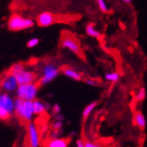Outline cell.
Segmentation results:
<instances>
[{
    "instance_id": "cell-1",
    "label": "cell",
    "mask_w": 147,
    "mask_h": 147,
    "mask_svg": "<svg viewBox=\"0 0 147 147\" xmlns=\"http://www.w3.org/2000/svg\"><path fill=\"white\" fill-rule=\"evenodd\" d=\"M14 115L20 121L29 123L33 122L35 116L34 111V105L31 100H25L20 98L15 99Z\"/></svg>"
},
{
    "instance_id": "cell-2",
    "label": "cell",
    "mask_w": 147,
    "mask_h": 147,
    "mask_svg": "<svg viewBox=\"0 0 147 147\" xmlns=\"http://www.w3.org/2000/svg\"><path fill=\"white\" fill-rule=\"evenodd\" d=\"M38 91H39V85L34 82L30 84L19 85L15 91V93L17 98L25 100L34 101L35 99H37Z\"/></svg>"
},
{
    "instance_id": "cell-3",
    "label": "cell",
    "mask_w": 147,
    "mask_h": 147,
    "mask_svg": "<svg viewBox=\"0 0 147 147\" xmlns=\"http://www.w3.org/2000/svg\"><path fill=\"white\" fill-rule=\"evenodd\" d=\"M34 22L31 19L23 18L19 14H12L7 22V26L11 31H20L33 28Z\"/></svg>"
},
{
    "instance_id": "cell-4",
    "label": "cell",
    "mask_w": 147,
    "mask_h": 147,
    "mask_svg": "<svg viewBox=\"0 0 147 147\" xmlns=\"http://www.w3.org/2000/svg\"><path fill=\"white\" fill-rule=\"evenodd\" d=\"M59 69L53 63H47L42 68V77L39 81L40 86H45L51 81H53L58 75H59Z\"/></svg>"
},
{
    "instance_id": "cell-5",
    "label": "cell",
    "mask_w": 147,
    "mask_h": 147,
    "mask_svg": "<svg viewBox=\"0 0 147 147\" xmlns=\"http://www.w3.org/2000/svg\"><path fill=\"white\" fill-rule=\"evenodd\" d=\"M26 141L28 147H40L41 137L37 126L33 122L28 123L26 126Z\"/></svg>"
},
{
    "instance_id": "cell-6",
    "label": "cell",
    "mask_w": 147,
    "mask_h": 147,
    "mask_svg": "<svg viewBox=\"0 0 147 147\" xmlns=\"http://www.w3.org/2000/svg\"><path fill=\"white\" fill-rule=\"evenodd\" d=\"M0 107L5 109L11 115H14L15 100L13 99L9 92H0Z\"/></svg>"
},
{
    "instance_id": "cell-7",
    "label": "cell",
    "mask_w": 147,
    "mask_h": 147,
    "mask_svg": "<svg viewBox=\"0 0 147 147\" xmlns=\"http://www.w3.org/2000/svg\"><path fill=\"white\" fill-rule=\"evenodd\" d=\"M19 84L17 82V79L14 75H12L11 73H8L1 81L0 86L4 90V92L11 93V92H15Z\"/></svg>"
},
{
    "instance_id": "cell-8",
    "label": "cell",
    "mask_w": 147,
    "mask_h": 147,
    "mask_svg": "<svg viewBox=\"0 0 147 147\" xmlns=\"http://www.w3.org/2000/svg\"><path fill=\"white\" fill-rule=\"evenodd\" d=\"M17 82L19 85H24V84H30L34 83L35 81V74L28 70H22L21 71L18 72L16 75H14Z\"/></svg>"
},
{
    "instance_id": "cell-9",
    "label": "cell",
    "mask_w": 147,
    "mask_h": 147,
    "mask_svg": "<svg viewBox=\"0 0 147 147\" xmlns=\"http://www.w3.org/2000/svg\"><path fill=\"white\" fill-rule=\"evenodd\" d=\"M61 45L63 48L67 49L70 51L75 53L77 55L80 54V47L78 42L71 36H64L61 42Z\"/></svg>"
},
{
    "instance_id": "cell-10",
    "label": "cell",
    "mask_w": 147,
    "mask_h": 147,
    "mask_svg": "<svg viewBox=\"0 0 147 147\" xmlns=\"http://www.w3.org/2000/svg\"><path fill=\"white\" fill-rule=\"evenodd\" d=\"M37 24L40 26H42V28H47V26H49L50 25H52L53 23H55L56 21V18L55 16L50 12H42L41 13L38 17H37Z\"/></svg>"
},
{
    "instance_id": "cell-11",
    "label": "cell",
    "mask_w": 147,
    "mask_h": 147,
    "mask_svg": "<svg viewBox=\"0 0 147 147\" xmlns=\"http://www.w3.org/2000/svg\"><path fill=\"white\" fill-rule=\"evenodd\" d=\"M33 105L35 115H42L44 113H46L49 109H50V105L38 99H35L33 101Z\"/></svg>"
},
{
    "instance_id": "cell-12",
    "label": "cell",
    "mask_w": 147,
    "mask_h": 147,
    "mask_svg": "<svg viewBox=\"0 0 147 147\" xmlns=\"http://www.w3.org/2000/svg\"><path fill=\"white\" fill-rule=\"evenodd\" d=\"M133 123L138 126L140 129H144L146 126V120L142 112L137 111L133 115Z\"/></svg>"
},
{
    "instance_id": "cell-13",
    "label": "cell",
    "mask_w": 147,
    "mask_h": 147,
    "mask_svg": "<svg viewBox=\"0 0 147 147\" xmlns=\"http://www.w3.org/2000/svg\"><path fill=\"white\" fill-rule=\"evenodd\" d=\"M69 142L65 138H56V139H49L46 144V147H68Z\"/></svg>"
},
{
    "instance_id": "cell-14",
    "label": "cell",
    "mask_w": 147,
    "mask_h": 147,
    "mask_svg": "<svg viewBox=\"0 0 147 147\" xmlns=\"http://www.w3.org/2000/svg\"><path fill=\"white\" fill-rule=\"evenodd\" d=\"M63 73L67 78L76 80V81H79V80L82 79V75L71 68H64L63 70Z\"/></svg>"
},
{
    "instance_id": "cell-15",
    "label": "cell",
    "mask_w": 147,
    "mask_h": 147,
    "mask_svg": "<svg viewBox=\"0 0 147 147\" xmlns=\"http://www.w3.org/2000/svg\"><path fill=\"white\" fill-rule=\"evenodd\" d=\"M86 32L87 34V35H89L90 37H92V38H100L101 36V34L100 32H99L95 28H94V25L93 24H88L86 28Z\"/></svg>"
},
{
    "instance_id": "cell-16",
    "label": "cell",
    "mask_w": 147,
    "mask_h": 147,
    "mask_svg": "<svg viewBox=\"0 0 147 147\" xmlns=\"http://www.w3.org/2000/svg\"><path fill=\"white\" fill-rule=\"evenodd\" d=\"M97 107V102L96 101H93V102H91L89 103L86 108L84 109L83 110V113H82V119L83 120H86L91 114L92 112L94 110V109Z\"/></svg>"
},
{
    "instance_id": "cell-17",
    "label": "cell",
    "mask_w": 147,
    "mask_h": 147,
    "mask_svg": "<svg viewBox=\"0 0 147 147\" xmlns=\"http://www.w3.org/2000/svg\"><path fill=\"white\" fill-rule=\"evenodd\" d=\"M105 79L109 82H117L120 79V76L117 72H109L105 75Z\"/></svg>"
},
{
    "instance_id": "cell-18",
    "label": "cell",
    "mask_w": 147,
    "mask_h": 147,
    "mask_svg": "<svg viewBox=\"0 0 147 147\" xmlns=\"http://www.w3.org/2000/svg\"><path fill=\"white\" fill-rule=\"evenodd\" d=\"M24 65L22 63H15V64H13L10 71H9V73L12 74V75H16L18 72L21 71L22 70H24Z\"/></svg>"
},
{
    "instance_id": "cell-19",
    "label": "cell",
    "mask_w": 147,
    "mask_h": 147,
    "mask_svg": "<svg viewBox=\"0 0 147 147\" xmlns=\"http://www.w3.org/2000/svg\"><path fill=\"white\" fill-rule=\"evenodd\" d=\"M63 129H51V131L49 134V139H56L59 138L62 135Z\"/></svg>"
},
{
    "instance_id": "cell-20",
    "label": "cell",
    "mask_w": 147,
    "mask_h": 147,
    "mask_svg": "<svg viewBox=\"0 0 147 147\" xmlns=\"http://www.w3.org/2000/svg\"><path fill=\"white\" fill-rule=\"evenodd\" d=\"M145 97H146V91L144 87H141L138 90L137 95H136V100L138 101H143V100H144Z\"/></svg>"
},
{
    "instance_id": "cell-21",
    "label": "cell",
    "mask_w": 147,
    "mask_h": 147,
    "mask_svg": "<svg viewBox=\"0 0 147 147\" xmlns=\"http://www.w3.org/2000/svg\"><path fill=\"white\" fill-rule=\"evenodd\" d=\"M11 116L12 115H11L5 109H4L3 108L0 107V120H2V121H7Z\"/></svg>"
},
{
    "instance_id": "cell-22",
    "label": "cell",
    "mask_w": 147,
    "mask_h": 147,
    "mask_svg": "<svg viewBox=\"0 0 147 147\" xmlns=\"http://www.w3.org/2000/svg\"><path fill=\"white\" fill-rule=\"evenodd\" d=\"M96 2H97V5L101 11H103V12L109 11V7H108V5H107L105 0H96Z\"/></svg>"
},
{
    "instance_id": "cell-23",
    "label": "cell",
    "mask_w": 147,
    "mask_h": 147,
    "mask_svg": "<svg viewBox=\"0 0 147 147\" xmlns=\"http://www.w3.org/2000/svg\"><path fill=\"white\" fill-rule=\"evenodd\" d=\"M39 43H40V40L38 38H32L28 42V43H26V47L32 49V48L36 47Z\"/></svg>"
},
{
    "instance_id": "cell-24",
    "label": "cell",
    "mask_w": 147,
    "mask_h": 147,
    "mask_svg": "<svg viewBox=\"0 0 147 147\" xmlns=\"http://www.w3.org/2000/svg\"><path fill=\"white\" fill-rule=\"evenodd\" d=\"M63 121H55L51 126V129H63Z\"/></svg>"
},
{
    "instance_id": "cell-25",
    "label": "cell",
    "mask_w": 147,
    "mask_h": 147,
    "mask_svg": "<svg viewBox=\"0 0 147 147\" xmlns=\"http://www.w3.org/2000/svg\"><path fill=\"white\" fill-rule=\"evenodd\" d=\"M85 83L87 84L88 86H100V83L98 81H96L95 79H93V78H86L85 79Z\"/></svg>"
},
{
    "instance_id": "cell-26",
    "label": "cell",
    "mask_w": 147,
    "mask_h": 147,
    "mask_svg": "<svg viewBox=\"0 0 147 147\" xmlns=\"http://www.w3.org/2000/svg\"><path fill=\"white\" fill-rule=\"evenodd\" d=\"M85 142V145L86 147H104L100 144H95L93 142H91V141H84Z\"/></svg>"
},
{
    "instance_id": "cell-27",
    "label": "cell",
    "mask_w": 147,
    "mask_h": 147,
    "mask_svg": "<svg viewBox=\"0 0 147 147\" xmlns=\"http://www.w3.org/2000/svg\"><path fill=\"white\" fill-rule=\"evenodd\" d=\"M52 112L54 115H57V114H59L61 113V108L58 104H55L54 106L52 107Z\"/></svg>"
},
{
    "instance_id": "cell-28",
    "label": "cell",
    "mask_w": 147,
    "mask_h": 147,
    "mask_svg": "<svg viewBox=\"0 0 147 147\" xmlns=\"http://www.w3.org/2000/svg\"><path fill=\"white\" fill-rule=\"evenodd\" d=\"M76 147H86L85 142L82 139H78L76 142Z\"/></svg>"
},
{
    "instance_id": "cell-29",
    "label": "cell",
    "mask_w": 147,
    "mask_h": 147,
    "mask_svg": "<svg viewBox=\"0 0 147 147\" xmlns=\"http://www.w3.org/2000/svg\"><path fill=\"white\" fill-rule=\"evenodd\" d=\"M63 119H64V116L61 113L55 115V121H63Z\"/></svg>"
},
{
    "instance_id": "cell-30",
    "label": "cell",
    "mask_w": 147,
    "mask_h": 147,
    "mask_svg": "<svg viewBox=\"0 0 147 147\" xmlns=\"http://www.w3.org/2000/svg\"><path fill=\"white\" fill-rule=\"evenodd\" d=\"M120 1H122V2H123V3L129 4V3H131V2H132V0H120Z\"/></svg>"
}]
</instances>
